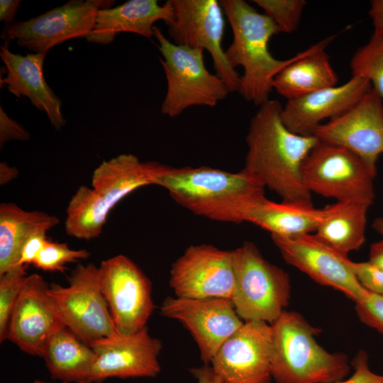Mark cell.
<instances>
[{"mask_svg":"<svg viewBox=\"0 0 383 383\" xmlns=\"http://www.w3.org/2000/svg\"><path fill=\"white\" fill-rule=\"evenodd\" d=\"M282 107L279 101L269 99L252 118L244 169L282 201L313 204L303 181L302 167L319 140L314 135L290 131L282 120Z\"/></svg>","mask_w":383,"mask_h":383,"instance_id":"1","label":"cell"},{"mask_svg":"<svg viewBox=\"0 0 383 383\" xmlns=\"http://www.w3.org/2000/svg\"><path fill=\"white\" fill-rule=\"evenodd\" d=\"M153 185L165 189L194 214L223 223L246 222L251 209L266 198L265 187L244 168L231 172L209 166L162 165Z\"/></svg>","mask_w":383,"mask_h":383,"instance_id":"2","label":"cell"},{"mask_svg":"<svg viewBox=\"0 0 383 383\" xmlns=\"http://www.w3.org/2000/svg\"><path fill=\"white\" fill-rule=\"evenodd\" d=\"M233 31V41L225 50L231 66L243 67L239 93L248 101L260 106L269 100L276 75L298 58H274L269 50L272 37L280 32L265 13L257 12L243 0L220 1Z\"/></svg>","mask_w":383,"mask_h":383,"instance_id":"3","label":"cell"},{"mask_svg":"<svg viewBox=\"0 0 383 383\" xmlns=\"http://www.w3.org/2000/svg\"><path fill=\"white\" fill-rule=\"evenodd\" d=\"M271 326V370L276 383H336L350 373L347 355L321 346L316 339L321 330L299 313L285 310Z\"/></svg>","mask_w":383,"mask_h":383,"instance_id":"4","label":"cell"},{"mask_svg":"<svg viewBox=\"0 0 383 383\" xmlns=\"http://www.w3.org/2000/svg\"><path fill=\"white\" fill-rule=\"evenodd\" d=\"M233 252L235 284L231 300L237 314L244 322L272 325L289 302L288 273L265 260L252 242H245Z\"/></svg>","mask_w":383,"mask_h":383,"instance_id":"5","label":"cell"},{"mask_svg":"<svg viewBox=\"0 0 383 383\" xmlns=\"http://www.w3.org/2000/svg\"><path fill=\"white\" fill-rule=\"evenodd\" d=\"M154 36L163 57L160 61L167 80L161 113L176 117L194 106L214 107L230 91L225 82L206 69L204 50L172 43L157 27Z\"/></svg>","mask_w":383,"mask_h":383,"instance_id":"6","label":"cell"},{"mask_svg":"<svg viewBox=\"0 0 383 383\" xmlns=\"http://www.w3.org/2000/svg\"><path fill=\"white\" fill-rule=\"evenodd\" d=\"M376 174L377 171L352 151L321 141L302 167L303 181L311 193L337 201H352L369 206L375 198Z\"/></svg>","mask_w":383,"mask_h":383,"instance_id":"7","label":"cell"},{"mask_svg":"<svg viewBox=\"0 0 383 383\" xmlns=\"http://www.w3.org/2000/svg\"><path fill=\"white\" fill-rule=\"evenodd\" d=\"M50 295L62 323L87 345L119 334L100 284L99 268L78 265L69 285L52 284Z\"/></svg>","mask_w":383,"mask_h":383,"instance_id":"8","label":"cell"},{"mask_svg":"<svg viewBox=\"0 0 383 383\" xmlns=\"http://www.w3.org/2000/svg\"><path fill=\"white\" fill-rule=\"evenodd\" d=\"M174 16L166 25L174 43L207 50L216 74L230 92L238 91L241 76L229 64L222 47L226 21L216 0H171Z\"/></svg>","mask_w":383,"mask_h":383,"instance_id":"9","label":"cell"},{"mask_svg":"<svg viewBox=\"0 0 383 383\" xmlns=\"http://www.w3.org/2000/svg\"><path fill=\"white\" fill-rule=\"evenodd\" d=\"M114 1L70 0L36 17L4 26V43L16 40L33 53H48L67 40L87 38L92 31L99 9H109Z\"/></svg>","mask_w":383,"mask_h":383,"instance_id":"10","label":"cell"},{"mask_svg":"<svg viewBox=\"0 0 383 383\" xmlns=\"http://www.w3.org/2000/svg\"><path fill=\"white\" fill-rule=\"evenodd\" d=\"M99 268L101 292L118 333L131 335L145 328L155 309L148 278L124 255L104 260Z\"/></svg>","mask_w":383,"mask_h":383,"instance_id":"11","label":"cell"},{"mask_svg":"<svg viewBox=\"0 0 383 383\" xmlns=\"http://www.w3.org/2000/svg\"><path fill=\"white\" fill-rule=\"evenodd\" d=\"M235 284L233 250L190 245L172 264L170 285L176 296L232 299Z\"/></svg>","mask_w":383,"mask_h":383,"instance_id":"12","label":"cell"},{"mask_svg":"<svg viewBox=\"0 0 383 383\" xmlns=\"http://www.w3.org/2000/svg\"><path fill=\"white\" fill-rule=\"evenodd\" d=\"M272 326L244 322L219 348L211 361L225 383H272Z\"/></svg>","mask_w":383,"mask_h":383,"instance_id":"13","label":"cell"},{"mask_svg":"<svg viewBox=\"0 0 383 383\" xmlns=\"http://www.w3.org/2000/svg\"><path fill=\"white\" fill-rule=\"evenodd\" d=\"M271 236L284 260L316 282L341 292L355 302L368 292L358 280L348 256L337 252L313 233L292 238Z\"/></svg>","mask_w":383,"mask_h":383,"instance_id":"14","label":"cell"},{"mask_svg":"<svg viewBox=\"0 0 383 383\" xmlns=\"http://www.w3.org/2000/svg\"><path fill=\"white\" fill-rule=\"evenodd\" d=\"M160 313L179 321L190 332L206 365L244 323L237 314L232 300L223 298L168 296L161 305Z\"/></svg>","mask_w":383,"mask_h":383,"instance_id":"15","label":"cell"},{"mask_svg":"<svg viewBox=\"0 0 383 383\" xmlns=\"http://www.w3.org/2000/svg\"><path fill=\"white\" fill-rule=\"evenodd\" d=\"M319 141L352 151L372 170L383 153V101L372 88L349 110L320 125L313 133Z\"/></svg>","mask_w":383,"mask_h":383,"instance_id":"16","label":"cell"},{"mask_svg":"<svg viewBox=\"0 0 383 383\" xmlns=\"http://www.w3.org/2000/svg\"><path fill=\"white\" fill-rule=\"evenodd\" d=\"M50 287L42 276L27 275L10 317L6 339L29 355L42 357L49 338L65 326Z\"/></svg>","mask_w":383,"mask_h":383,"instance_id":"17","label":"cell"},{"mask_svg":"<svg viewBox=\"0 0 383 383\" xmlns=\"http://www.w3.org/2000/svg\"><path fill=\"white\" fill-rule=\"evenodd\" d=\"M89 346L96 358L87 383H99L110 377H155L160 372L162 343L148 333L147 327L131 335L103 338Z\"/></svg>","mask_w":383,"mask_h":383,"instance_id":"18","label":"cell"},{"mask_svg":"<svg viewBox=\"0 0 383 383\" xmlns=\"http://www.w3.org/2000/svg\"><path fill=\"white\" fill-rule=\"evenodd\" d=\"M372 88L368 79L352 76L340 86L335 85L287 100L282 107V120L292 133L313 135L323 121L331 120L349 110Z\"/></svg>","mask_w":383,"mask_h":383,"instance_id":"19","label":"cell"},{"mask_svg":"<svg viewBox=\"0 0 383 383\" xmlns=\"http://www.w3.org/2000/svg\"><path fill=\"white\" fill-rule=\"evenodd\" d=\"M46 55L47 53H14L9 49L8 44L4 43L0 47V57L4 65V77L1 76L0 85L17 98L27 97L38 110L45 113L55 129L60 131L67 121L62 113V101L44 77Z\"/></svg>","mask_w":383,"mask_h":383,"instance_id":"20","label":"cell"},{"mask_svg":"<svg viewBox=\"0 0 383 383\" xmlns=\"http://www.w3.org/2000/svg\"><path fill=\"white\" fill-rule=\"evenodd\" d=\"M174 16L171 0L160 5L156 0H129L114 8L99 9L89 43L108 45L121 33H133L146 38L154 35V24L169 23Z\"/></svg>","mask_w":383,"mask_h":383,"instance_id":"21","label":"cell"},{"mask_svg":"<svg viewBox=\"0 0 383 383\" xmlns=\"http://www.w3.org/2000/svg\"><path fill=\"white\" fill-rule=\"evenodd\" d=\"M335 37H328L300 52L297 59L276 75L272 88L290 100L335 86L338 75L325 51Z\"/></svg>","mask_w":383,"mask_h":383,"instance_id":"22","label":"cell"},{"mask_svg":"<svg viewBox=\"0 0 383 383\" xmlns=\"http://www.w3.org/2000/svg\"><path fill=\"white\" fill-rule=\"evenodd\" d=\"M162 164L141 162L133 154H121L102 162L92 174V188L112 210L123 198L138 188L153 185Z\"/></svg>","mask_w":383,"mask_h":383,"instance_id":"23","label":"cell"},{"mask_svg":"<svg viewBox=\"0 0 383 383\" xmlns=\"http://www.w3.org/2000/svg\"><path fill=\"white\" fill-rule=\"evenodd\" d=\"M58 218L40 211H25L14 203L0 204V275L18 265L27 240L38 232H47Z\"/></svg>","mask_w":383,"mask_h":383,"instance_id":"24","label":"cell"},{"mask_svg":"<svg viewBox=\"0 0 383 383\" xmlns=\"http://www.w3.org/2000/svg\"><path fill=\"white\" fill-rule=\"evenodd\" d=\"M324 216L325 208L284 201L275 202L265 198L251 209L246 222L270 232L271 235L292 238L315 233Z\"/></svg>","mask_w":383,"mask_h":383,"instance_id":"25","label":"cell"},{"mask_svg":"<svg viewBox=\"0 0 383 383\" xmlns=\"http://www.w3.org/2000/svg\"><path fill=\"white\" fill-rule=\"evenodd\" d=\"M370 206L357 201H336L326 206L325 216L313 233L343 256L365 242L367 212Z\"/></svg>","mask_w":383,"mask_h":383,"instance_id":"26","label":"cell"},{"mask_svg":"<svg viewBox=\"0 0 383 383\" xmlns=\"http://www.w3.org/2000/svg\"><path fill=\"white\" fill-rule=\"evenodd\" d=\"M42 357L53 379L87 383L96 354L65 326L49 338Z\"/></svg>","mask_w":383,"mask_h":383,"instance_id":"27","label":"cell"},{"mask_svg":"<svg viewBox=\"0 0 383 383\" xmlns=\"http://www.w3.org/2000/svg\"><path fill=\"white\" fill-rule=\"evenodd\" d=\"M111 211L104 198L93 188L80 186L66 209V233L75 238L91 240L99 236Z\"/></svg>","mask_w":383,"mask_h":383,"instance_id":"28","label":"cell"},{"mask_svg":"<svg viewBox=\"0 0 383 383\" xmlns=\"http://www.w3.org/2000/svg\"><path fill=\"white\" fill-rule=\"evenodd\" d=\"M352 75L368 79L383 101V42H369L359 48L350 63Z\"/></svg>","mask_w":383,"mask_h":383,"instance_id":"29","label":"cell"},{"mask_svg":"<svg viewBox=\"0 0 383 383\" xmlns=\"http://www.w3.org/2000/svg\"><path fill=\"white\" fill-rule=\"evenodd\" d=\"M26 267L19 266L0 275V341L6 340L10 317L27 276Z\"/></svg>","mask_w":383,"mask_h":383,"instance_id":"30","label":"cell"},{"mask_svg":"<svg viewBox=\"0 0 383 383\" xmlns=\"http://www.w3.org/2000/svg\"><path fill=\"white\" fill-rule=\"evenodd\" d=\"M264 13L279 27L281 33L296 31L306 1L304 0H254Z\"/></svg>","mask_w":383,"mask_h":383,"instance_id":"31","label":"cell"},{"mask_svg":"<svg viewBox=\"0 0 383 383\" xmlns=\"http://www.w3.org/2000/svg\"><path fill=\"white\" fill-rule=\"evenodd\" d=\"M89 255L87 250H73L67 243L48 240L33 265L43 271L62 272L67 263L87 259Z\"/></svg>","mask_w":383,"mask_h":383,"instance_id":"32","label":"cell"},{"mask_svg":"<svg viewBox=\"0 0 383 383\" xmlns=\"http://www.w3.org/2000/svg\"><path fill=\"white\" fill-rule=\"evenodd\" d=\"M355 310L363 323L383 334V295L368 291L355 302Z\"/></svg>","mask_w":383,"mask_h":383,"instance_id":"33","label":"cell"},{"mask_svg":"<svg viewBox=\"0 0 383 383\" xmlns=\"http://www.w3.org/2000/svg\"><path fill=\"white\" fill-rule=\"evenodd\" d=\"M350 265L361 284L369 292L383 295V271L370 265L367 261Z\"/></svg>","mask_w":383,"mask_h":383,"instance_id":"34","label":"cell"},{"mask_svg":"<svg viewBox=\"0 0 383 383\" xmlns=\"http://www.w3.org/2000/svg\"><path fill=\"white\" fill-rule=\"evenodd\" d=\"M353 374L336 383H383V374L372 372L369 365V357L365 350H360L352 362Z\"/></svg>","mask_w":383,"mask_h":383,"instance_id":"35","label":"cell"},{"mask_svg":"<svg viewBox=\"0 0 383 383\" xmlns=\"http://www.w3.org/2000/svg\"><path fill=\"white\" fill-rule=\"evenodd\" d=\"M30 133L18 123L10 118L0 106V146L10 140L27 141Z\"/></svg>","mask_w":383,"mask_h":383,"instance_id":"36","label":"cell"},{"mask_svg":"<svg viewBox=\"0 0 383 383\" xmlns=\"http://www.w3.org/2000/svg\"><path fill=\"white\" fill-rule=\"evenodd\" d=\"M46 233H35L27 240L21 251L17 267H27L30 264H33L48 241Z\"/></svg>","mask_w":383,"mask_h":383,"instance_id":"37","label":"cell"},{"mask_svg":"<svg viewBox=\"0 0 383 383\" xmlns=\"http://www.w3.org/2000/svg\"><path fill=\"white\" fill-rule=\"evenodd\" d=\"M369 15L374 28L370 40L383 42V0L371 1Z\"/></svg>","mask_w":383,"mask_h":383,"instance_id":"38","label":"cell"},{"mask_svg":"<svg viewBox=\"0 0 383 383\" xmlns=\"http://www.w3.org/2000/svg\"><path fill=\"white\" fill-rule=\"evenodd\" d=\"M19 0H1L0 1V21L5 23V26L14 23V19L20 7Z\"/></svg>","mask_w":383,"mask_h":383,"instance_id":"39","label":"cell"},{"mask_svg":"<svg viewBox=\"0 0 383 383\" xmlns=\"http://www.w3.org/2000/svg\"><path fill=\"white\" fill-rule=\"evenodd\" d=\"M197 383H225L213 370L211 365H204L191 370Z\"/></svg>","mask_w":383,"mask_h":383,"instance_id":"40","label":"cell"},{"mask_svg":"<svg viewBox=\"0 0 383 383\" xmlns=\"http://www.w3.org/2000/svg\"><path fill=\"white\" fill-rule=\"evenodd\" d=\"M367 262L383 271V239L371 244Z\"/></svg>","mask_w":383,"mask_h":383,"instance_id":"41","label":"cell"},{"mask_svg":"<svg viewBox=\"0 0 383 383\" xmlns=\"http://www.w3.org/2000/svg\"><path fill=\"white\" fill-rule=\"evenodd\" d=\"M18 174V170L14 167L9 166L6 162L0 163V184L5 185L13 179H16Z\"/></svg>","mask_w":383,"mask_h":383,"instance_id":"42","label":"cell"},{"mask_svg":"<svg viewBox=\"0 0 383 383\" xmlns=\"http://www.w3.org/2000/svg\"><path fill=\"white\" fill-rule=\"evenodd\" d=\"M373 229L378 233L383 235V218L378 217L375 218L372 224Z\"/></svg>","mask_w":383,"mask_h":383,"instance_id":"43","label":"cell"},{"mask_svg":"<svg viewBox=\"0 0 383 383\" xmlns=\"http://www.w3.org/2000/svg\"><path fill=\"white\" fill-rule=\"evenodd\" d=\"M34 383H45V382H41V381H38V380H36L34 382ZM62 383H68L67 382H62Z\"/></svg>","mask_w":383,"mask_h":383,"instance_id":"44","label":"cell"}]
</instances>
